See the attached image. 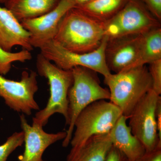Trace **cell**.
<instances>
[{
  "mask_svg": "<svg viewBox=\"0 0 161 161\" xmlns=\"http://www.w3.org/2000/svg\"><path fill=\"white\" fill-rule=\"evenodd\" d=\"M104 78L108 87L110 101L128 119L139 102L152 89V79L146 65L111 73Z\"/></svg>",
  "mask_w": 161,
  "mask_h": 161,
  "instance_id": "3957f363",
  "label": "cell"
},
{
  "mask_svg": "<svg viewBox=\"0 0 161 161\" xmlns=\"http://www.w3.org/2000/svg\"><path fill=\"white\" fill-rule=\"evenodd\" d=\"M148 10L157 19L161 20V0H141Z\"/></svg>",
  "mask_w": 161,
  "mask_h": 161,
  "instance_id": "44dd1931",
  "label": "cell"
},
{
  "mask_svg": "<svg viewBox=\"0 0 161 161\" xmlns=\"http://www.w3.org/2000/svg\"><path fill=\"white\" fill-rule=\"evenodd\" d=\"M106 161H128L126 157L112 146Z\"/></svg>",
  "mask_w": 161,
  "mask_h": 161,
  "instance_id": "603a6c76",
  "label": "cell"
},
{
  "mask_svg": "<svg viewBox=\"0 0 161 161\" xmlns=\"http://www.w3.org/2000/svg\"><path fill=\"white\" fill-rule=\"evenodd\" d=\"M21 127L24 133L25 145L23 154L18 161H47L43 159V153L50 146L66 136V131L47 133L37 124L30 125L24 114L20 115Z\"/></svg>",
  "mask_w": 161,
  "mask_h": 161,
  "instance_id": "7c38bea8",
  "label": "cell"
},
{
  "mask_svg": "<svg viewBox=\"0 0 161 161\" xmlns=\"http://www.w3.org/2000/svg\"><path fill=\"white\" fill-rule=\"evenodd\" d=\"M156 119L159 137L161 139V98L159 101L157 107Z\"/></svg>",
  "mask_w": 161,
  "mask_h": 161,
  "instance_id": "cb8c5ba5",
  "label": "cell"
},
{
  "mask_svg": "<svg viewBox=\"0 0 161 161\" xmlns=\"http://www.w3.org/2000/svg\"><path fill=\"white\" fill-rule=\"evenodd\" d=\"M161 98L160 95L150 90L136 105L128 119L131 132L143 145L146 152L161 145L156 119L157 107Z\"/></svg>",
  "mask_w": 161,
  "mask_h": 161,
  "instance_id": "ba28073f",
  "label": "cell"
},
{
  "mask_svg": "<svg viewBox=\"0 0 161 161\" xmlns=\"http://www.w3.org/2000/svg\"><path fill=\"white\" fill-rule=\"evenodd\" d=\"M129 0H92L76 6L87 16L103 23L112 19L123 8Z\"/></svg>",
  "mask_w": 161,
  "mask_h": 161,
  "instance_id": "2e32d148",
  "label": "cell"
},
{
  "mask_svg": "<svg viewBox=\"0 0 161 161\" xmlns=\"http://www.w3.org/2000/svg\"><path fill=\"white\" fill-rule=\"evenodd\" d=\"M112 147L109 133L94 136L69 161H106Z\"/></svg>",
  "mask_w": 161,
  "mask_h": 161,
  "instance_id": "e0dca14e",
  "label": "cell"
},
{
  "mask_svg": "<svg viewBox=\"0 0 161 161\" xmlns=\"http://www.w3.org/2000/svg\"><path fill=\"white\" fill-rule=\"evenodd\" d=\"M75 6L69 0H60L57 6L46 14L21 21L30 34V43L33 48H41L54 39L60 20Z\"/></svg>",
  "mask_w": 161,
  "mask_h": 161,
  "instance_id": "30bf717a",
  "label": "cell"
},
{
  "mask_svg": "<svg viewBox=\"0 0 161 161\" xmlns=\"http://www.w3.org/2000/svg\"><path fill=\"white\" fill-rule=\"evenodd\" d=\"M142 35V42L138 59L130 69L144 66L161 59V27L151 30Z\"/></svg>",
  "mask_w": 161,
  "mask_h": 161,
  "instance_id": "ac0fdd59",
  "label": "cell"
},
{
  "mask_svg": "<svg viewBox=\"0 0 161 161\" xmlns=\"http://www.w3.org/2000/svg\"><path fill=\"white\" fill-rule=\"evenodd\" d=\"M128 118L122 115L109 132L112 146L124 154L129 161L137 160L146 153L142 142L132 134L127 124Z\"/></svg>",
  "mask_w": 161,
  "mask_h": 161,
  "instance_id": "5bb4252c",
  "label": "cell"
},
{
  "mask_svg": "<svg viewBox=\"0 0 161 161\" xmlns=\"http://www.w3.org/2000/svg\"><path fill=\"white\" fill-rule=\"evenodd\" d=\"M104 36L103 23L74 7L60 20L54 40L69 51L86 53L98 48Z\"/></svg>",
  "mask_w": 161,
  "mask_h": 161,
  "instance_id": "6da1fadb",
  "label": "cell"
},
{
  "mask_svg": "<svg viewBox=\"0 0 161 161\" xmlns=\"http://www.w3.org/2000/svg\"><path fill=\"white\" fill-rule=\"evenodd\" d=\"M36 66L38 74L47 79L50 96L45 108L39 110L33 118V123L44 127L55 113L63 115L65 125L68 123V95L73 82L71 70L59 68L41 53L37 56Z\"/></svg>",
  "mask_w": 161,
  "mask_h": 161,
  "instance_id": "277c9868",
  "label": "cell"
},
{
  "mask_svg": "<svg viewBox=\"0 0 161 161\" xmlns=\"http://www.w3.org/2000/svg\"><path fill=\"white\" fill-rule=\"evenodd\" d=\"M122 115L121 110L109 100L97 101L82 110L75 120L67 161L74 158L92 136L109 133Z\"/></svg>",
  "mask_w": 161,
  "mask_h": 161,
  "instance_id": "7a4b0ae2",
  "label": "cell"
},
{
  "mask_svg": "<svg viewBox=\"0 0 161 161\" xmlns=\"http://www.w3.org/2000/svg\"><path fill=\"white\" fill-rule=\"evenodd\" d=\"M7 0H0V4H5Z\"/></svg>",
  "mask_w": 161,
  "mask_h": 161,
  "instance_id": "484cf974",
  "label": "cell"
},
{
  "mask_svg": "<svg viewBox=\"0 0 161 161\" xmlns=\"http://www.w3.org/2000/svg\"><path fill=\"white\" fill-rule=\"evenodd\" d=\"M69 1L74 4L75 7L76 6H80V5L88 3L92 0H69Z\"/></svg>",
  "mask_w": 161,
  "mask_h": 161,
  "instance_id": "d4e9b609",
  "label": "cell"
},
{
  "mask_svg": "<svg viewBox=\"0 0 161 161\" xmlns=\"http://www.w3.org/2000/svg\"><path fill=\"white\" fill-rule=\"evenodd\" d=\"M160 22L141 0H129L120 11L103 24L105 36L111 39L144 34L161 27Z\"/></svg>",
  "mask_w": 161,
  "mask_h": 161,
  "instance_id": "8992f818",
  "label": "cell"
},
{
  "mask_svg": "<svg viewBox=\"0 0 161 161\" xmlns=\"http://www.w3.org/2000/svg\"><path fill=\"white\" fill-rule=\"evenodd\" d=\"M60 0H7L6 8L20 22L38 17L54 9Z\"/></svg>",
  "mask_w": 161,
  "mask_h": 161,
  "instance_id": "9a60e30c",
  "label": "cell"
},
{
  "mask_svg": "<svg viewBox=\"0 0 161 161\" xmlns=\"http://www.w3.org/2000/svg\"><path fill=\"white\" fill-rule=\"evenodd\" d=\"M73 82L68 95V129L62 146L69 145L74 132L76 119L82 110L89 105L101 100H109L108 89L101 86L96 72L83 67H75L71 69Z\"/></svg>",
  "mask_w": 161,
  "mask_h": 161,
  "instance_id": "5b68a950",
  "label": "cell"
},
{
  "mask_svg": "<svg viewBox=\"0 0 161 161\" xmlns=\"http://www.w3.org/2000/svg\"><path fill=\"white\" fill-rule=\"evenodd\" d=\"M148 69L152 80V89L158 95L161 94V59L150 63Z\"/></svg>",
  "mask_w": 161,
  "mask_h": 161,
  "instance_id": "ffe728a7",
  "label": "cell"
},
{
  "mask_svg": "<svg viewBox=\"0 0 161 161\" xmlns=\"http://www.w3.org/2000/svg\"><path fill=\"white\" fill-rule=\"evenodd\" d=\"M30 52V34L9 9L0 6V48L10 52L15 46Z\"/></svg>",
  "mask_w": 161,
  "mask_h": 161,
  "instance_id": "4fadbf2b",
  "label": "cell"
},
{
  "mask_svg": "<svg viewBox=\"0 0 161 161\" xmlns=\"http://www.w3.org/2000/svg\"><path fill=\"white\" fill-rule=\"evenodd\" d=\"M136 161H161V145L152 151L146 152L142 157Z\"/></svg>",
  "mask_w": 161,
  "mask_h": 161,
  "instance_id": "7402d4cb",
  "label": "cell"
},
{
  "mask_svg": "<svg viewBox=\"0 0 161 161\" xmlns=\"http://www.w3.org/2000/svg\"><path fill=\"white\" fill-rule=\"evenodd\" d=\"M108 40V37L105 36L98 48L86 53L69 51L52 40L40 48V53L61 69L70 70L75 67H83L104 77L112 73L107 66L105 57Z\"/></svg>",
  "mask_w": 161,
  "mask_h": 161,
  "instance_id": "52a82bcc",
  "label": "cell"
},
{
  "mask_svg": "<svg viewBox=\"0 0 161 161\" xmlns=\"http://www.w3.org/2000/svg\"><path fill=\"white\" fill-rule=\"evenodd\" d=\"M24 133L23 131L15 132L9 136L6 142L0 145V161H7L9 156L24 144Z\"/></svg>",
  "mask_w": 161,
  "mask_h": 161,
  "instance_id": "d6986e66",
  "label": "cell"
},
{
  "mask_svg": "<svg viewBox=\"0 0 161 161\" xmlns=\"http://www.w3.org/2000/svg\"><path fill=\"white\" fill-rule=\"evenodd\" d=\"M142 39V35L108 38L105 57L110 71L119 73L133 65L139 56Z\"/></svg>",
  "mask_w": 161,
  "mask_h": 161,
  "instance_id": "8fae6325",
  "label": "cell"
},
{
  "mask_svg": "<svg viewBox=\"0 0 161 161\" xmlns=\"http://www.w3.org/2000/svg\"><path fill=\"white\" fill-rule=\"evenodd\" d=\"M36 72L24 71L19 81L9 80L0 74V97L7 106L15 112L31 115L33 110H40L35 99L38 85Z\"/></svg>",
  "mask_w": 161,
  "mask_h": 161,
  "instance_id": "9c48e42d",
  "label": "cell"
}]
</instances>
